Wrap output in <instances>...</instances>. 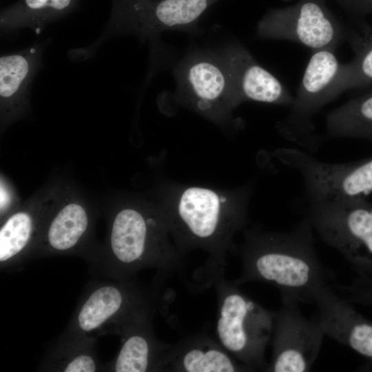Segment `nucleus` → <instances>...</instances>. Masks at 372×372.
<instances>
[{
	"label": "nucleus",
	"mask_w": 372,
	"mask_h": 372,
	"mask_svg": "<svg viewBox=\"0 0 372 372\" xmlns=\"http://www.w3.org/2000/svg\"><path fill=\"white\" fill-rule=\"evenodd\" d=\"M242 271L237 285L260 282L276 287L281 299L311 304V296L329 285V274L316 252L313 229L304 217L291 229L245 231Z\"/></svg>",
	"instance_id": "1"
},
{
	"label": "nucleus",
	"mask_w": 372,
	"mask_h": 372,
	"mask_svg": "<svg viewBox=\"0 0 372 372\" xmlns=\"http://www.w3.org/2000/svg\"><path fill=\"white\" fill-rule=\"evenodd\" d=\"M249 190L233 198L200 187H190L180 195L175 208L166 215L170 234L182 258L193 249L209 254L205 278L211 285L224 276L226 258L234 249L232 238L247 223Z\"/></svg>",
	"instance_id": "2"
},
{
	"label": "nucleus",
	"mask_w": 372,
	"mask_h": 372,
	"mask_svg": "<svg viewBox=\"0 0 372 372\" xmlns=\"http://www.w3.org/2000/svg\"><path fill=\"white\" fill-rule=\"evenodd\" d=\"M170 236L165 216L123 209L112 220L106 251L89 260L90 271L103 278L126 280L141 270L154 268V282L162 286L170 276H184V259Z\"/></svg>",
	"instance_id": "3"
},
{
	"label": "nucleus",
	"mask_w": 372,
	"mask_h": 372,
	"mask_svg": "<svg viewBox=\"0 0 372 372\" xmlns=\"http://www.w3.org/2000/svg\"><path fill=\"white\" fill-rule=\"evenodd\" d=\"M161 289L143 287L132 278H104L87 282L70 322L63 332L84 338L114 334L121 337L130 329L154 316Z\"/></svg>",
	"instance_id": "4"
},
{
	"label": "nucleus",
	"mask_w": 372,
	"mask_h": 372,
	"mask_svg": "<svg viewBox=\"0 0 372 372\" xmlns=\"http://www.w3.org/2000/svg\"><path fill=\"white\" fill-rule=\"evenodd\" d=\"M213 285L217 295L218 341L251 371H267L265 351L272 336L275 311L262 307L225 276Z\"/></svg>",
	"instance_id": "5"
},
{
	"label": "nucleus",
	"mask_w": 372,
	"mask_h": 372,
	"mask_svg": "<svg viewBox=\"0 0 372 372\" xmlns=\"http://www.w3.org/2000/svg\"><path fill=\"white\" fill-rule=\"evenodd\" d=\"M331 49L313 50L287 115L277 124L280 135L311 154L322 143L313 118L337 96L336 86L342 63Z\"/></svg>",
	"instance_id": "6"
},
{
	"label": "nucleus",
	"mask_w": 372,
	"mask_h": 372,
	"mask_svg": "<svg viewBox=\"0 0 372 372\" xmlns=\"http://www.w3.org/2000/svg\"><path fill=\"white\" fill-rule=\"evenodd\" d=\"M327 245L356 267L372 269V203L309 199L304 216Z\"/></svg>",
	"instance_id": "7"
},
{
	"label": "nucleus",
	"mask_w": 372,
	"mask_h": 372,
	"mask_svg": "<svg viewBox=\"0 0 372 372\" xmlns=\"http://www.w3.org/2000/svg\"><path fill=\"white\" fill-rule=\"evenodd\" d=\"M281 166L296 172L306 199H363L372 193V157L355 162L328 163L307 151L282 147L273 153Z\"/></svg>",
	"instance_id": "8"
},
{
	"label": "nucleus",
	"mask_w": 372,
	"mask_h": 372,
	"mask_svg": "<svg viewBox=\"0 0 372 372\" xmlns=\"http://www.w3.org/2000/svg\"><path fill=\"white\" fill-rule=\"evenodd\" d=\"M220 0H112L103 35L131 34L144 41L166 30H192L203 14Z\"/></svg>",
	"instance_id": "9"
},
{
	"label": "nucleus",
	"mask_w": 372,
	"mask_h": 372,
	"mask_svg": "<svg viewBox=\"0 0 372 372\" xmlns=\"http://www.w3.org/2000/svg\"><path fill=\"white\" fill-rule=\"evenodd\" d=\"M176 94L185 104L214 120L237 106L227 70L218 53L196 51L176 67Z\"/></svg>",
	"instance_id": "10"
},
{
	"label": "nucleus",
	"mask_w": 372,
	"mask_h": 372,
	"mask_svg": "<svg viewBox=\"0 0 372 372\" xmlns=\"http://www.w3.org/2000/svg\"><path fill=\"white\" fill-rule=\"evenodd\" d=\"M256 32L261 39L293 41L313 51L335 50L349 36L320 0H301L269 11L258 22Z\"/></svg>",
	"instance_id": "11"
},
{
	"label": "nucleus",
	"mask_w": 372,
	"mask_h": 372,
	"mask_svg": "<svg viewBox=\"0 0 372 372\" xmlns=\"http://www.w3.org/2000/svg\"><path fill=\"white\" fill-rule=\"evenodd\" d=\"M325 333L317 320L307 318L299 302L281 299L275 311L272 357L267 371H309L317 359Z\"/></svg>",
	"instance_id": "12"
},
{
	"label": "nucleus",
	"mask_w": 372,
	"mask_h": 372,
	"mask_svg": "<svg viewBox=\"0 0 372 372\" xmlns=\"http://www.w3.org/2000/svg\"><path fill=\"white\" fill-rule=\"evenodd\" d=\"M218 53L229 75L237 105L245 101L291 105L293 96L244 46L233 43Z\"/></svg>",
	"instance_id": "13"
},
{
	"label": "nucleus",
	"mask_w": 372,
	"mask_h": 372,
	"mask_svg": "<svg viewBox=\"0 0 372 372\" xmlns=\"http://www.w3.org/2000/svg\"><path fill=\"white\" fill-rule=\"evenodd\" d=\"M311 304L318 309L317 320L325 335L372 358V324L360 318L329 284L313 292Z\"/></svg>",
	"instance_id": "14"
},
{
	"label": "nucleus",
	"mask_w": 372,
	"mask_h": 372,
	"mask_svg": "<svg viewBox=\"0 0 372 372\" xmlns=\"http://www.w3.org/2000/svg\"><path fill=\"white\" fill-rule=\"evenodd\" d=\"M153 316L130 329L121 338L117 354L104 363L103 372H160L172 344L160 340L153 329Z\"/></svg>",
	"instance_id": "15"
},
{
	"label": "nucleus",
	"mask_w": 372,
	"mask_h": 372,
	"mask_svg": "<svg viewBox=\"0 0 372 372\" xmlns=\"http://www.w3.org/2000/svg\"><path fill=\"white\" fill-rule=\"evenodd\" d=\"M163 371L239 372L251 371L233 357L218 341L197 333L172 344Z\"/></svg>",
	"instance_id": "16"
},
{
	"label": "nucleus",
	"mask_w": 372,
	"mask_h": 372,
	"mask_svg": "<svg viewBox=\"0 0 372 372\" xmlns=\"http://www.w3.org/2000/svg\"><path fill=\"white\" fill-rule=\"evenodd\" d=\"M43 45L34 43L0 58V97L6 110L14 112L25 103L32 82L41 66Z\"/></svg>",
	"instance_id": "17"
},
{
	"label": "nucleus",
	"mask_w": 372,
	"mask_h": 372,
	"mask_svg": "<svg viewBox=\"0 0 372 372\" xmlns=\"http://www.w3.org/2000/svg\"><path fill=\"white\" fill-rule=\"evenodd\" d=\"M89 227L90 219L83 207L75 203L65 205L48 224L33 258L75 254Z\"/></svg>",
	"instance_id": "18"
},
{
	"label": "nucleus",
	"mask_w": 372,
	"mask_h": 372,
	"mask_svg": "<svg viewBox=\"0 0 372 372\" xmlns=\"http://www.w3.org/2000/svg\"><path fill=\"white\" fill-rule=\"evenodd\" d=\"M96 339L62 333L48 349L39 371L47 372H103L95 349Z\"/></svg>",
	"instance_id": "19"
},
{
	"label": "nucleus",
	"mask_w": 372,
	"mask_h": 372,
	"mask_svg": "<svg viewBox=\"0 0 372 372\" xmlns=\"http://www.w3.org/2000/svg\"><path fill=\"white\" fill-rule=\"evenodd\" d=\"M80 0H19L0 14L1 30L12 32L30 28L41 32L46 25L72 12Z\"/></svg>",
	"instance_id": "20"
},
{
	"label": "nucleus",
	"mask_w": 372,
	"mask_h": 372,
	"mask_svg": "<svg viewBox=\"0 0 372 372\" xmlns=\"http://www.w3.org/2000/svg\"><path fill=\"white\" fill-rule=\"evenodd\" d=\"M37 223L28 212L10 216L0 229V269L14 271L32 258V244Z\"/></svg>",
	"instance_id": "21"
},
{
	"label": "nucleus",
	"mask_w": 372,
	"mask_h": 372,
	"mask_svg": "<svg viewBox=\"0 0 372 372\" xmlns=\"http://www.w3.org/2000/svg\"><path fill=\"white\" fill-rule=\"evenodd\" d=\"M326 136L372 141V92L331 111L326 117Z\"/></svg>",
	"instance_id": "22"
},
{
	"label": "nucleus",
	"mask_w": 372,
	"mask_h": 372,
	"mask_svg": "<svg viewBox=\"0 0 372 372\" xmlns=\"http://www.w3.org/2000/svg\"><path fill=\"white\" fill-rule=\"evenodd\" d=\"M348 38L354 57L342 65L336 86L338 96L346 90L372 84V26L363 24L360 32L349 34Z\"/></svg>",
	"instance_id": "23"
},
{
	"label": "nucleus",
	"mask_w": 372,
	"mask_h": 372,
	"mask_svg": "<svg viewBox=\"0 0 372 372\" xmlns=\"http://www.w3.org/2000/svg\"><path fill=\"white\" fill-rule=\"evenodd\" d=\"M350 10L360 15L372 14V0H340Z\"/></svg>",
	"instance_id": "24"
}]
</instances>
